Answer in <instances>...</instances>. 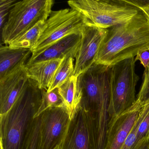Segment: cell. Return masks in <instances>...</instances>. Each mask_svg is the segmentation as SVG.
I'll use <instances>...</instances> for the list:
<instances>
[{
	"mask_svg": "<svg viewBox=\"0 0 149 149\" xmlns=\"http://www.w3.org/2000/svg\"><path fill=\"white\" fill-rule=\"evenodd\" d=\"M149 49V22L139 10L132 19L108 30L95 63L111 66Z\"/></svg>",
	"mask_w": 149,
	"mask_h": 149,
	"instance_id": "6da1fadb",
	"label": "cell"
},
{
	"mask_svg": "<svg viewBox=\"0 0 149 149\" xmlns=\"http://www.w3.org/2000/svg\"><path fill=\"white\" fill-rule=\"evenodd\" d=\"M41 99V89L29 78L12 108L0 115L1 149H22Z\"/></svg>",
	"mask_w": 149,
	"mask_h": 149,
	"instance_id": "7a4b0ae2",
	"label": "cell"
},
{
	"mask_svg": "<svg viewBox=\"0 0 149 149\" xmlns=\"http://www.w3.org/2000/svg\"><path fill=\"white\" fill-rule=\"evenodd\" d=\"M68 3L83 15L87 25L104 29L127 22L139 11L124 0H77Z\"/></svg>",
	"mask_w": 149,
	"mask_h": 149,
	"instance_id": "3957f363",
	"label": "cell"
},
{
	"mask_svg": "<svg viewBox=\"0 0 149 149\" xmlns=\"http://www.w3.org/2000/svg\"><path fill=\"white\" fill-rule=\"evenodd\" d=\"M53 0H23L11 9L1 29V40L8 45L41 21L46 22L52 13Z\"/></svg>",
	"mask_w": 149,
	"mask_h": 149,
	"instance_id": "277c9868",
	"label": "cell"
},
{
	"mask_svg": "<svg viewBox=\"0 0 149 149\" xmlns=\"http://www.w3.org/2000/svg\"><path fill=\"white\" fill-rule=\"evenodd\" d=\"M136 61L135 57H132L110 66L109 120L129 110L136 102V86L139 78L135 71Z\"/></svg>",
	"mask_w": 149,
	"mask_h": 149,
	"instance_id": "5b68a950",
	"label": "cell"
},
{
	"mask_svg": "<svg viewBox=\"0 0 149 149\" xmlns=\"http://www.w3.org/2000/svg\"><path fill=\"white\" fill-rule=\"evenodd\" d=\"M86 25L84 17L73 8L52 11L32 54L40 53L66 36L81 33Z\"/></svg>",
	"mask_w": 149,
	"mask_h": 149,
	"instance_id": "8992f818",
	"label": "cell"
},
{
	"mask_svg": "<svg viewBox=\"0 0 149 149\" xmlns=\"http://www.w3.org/2000/svg\"><path fill=\"white\" fill-rule=\"evenodd\" d=\"M37 149H55L60 146L70 119L64 107L49 109L40 115Z\"/></svg>",
	"mask_w": 149,
	"mask_h": 149,
	"instance_id": "52a82bcc",
	"label": "cell"
},
{
	"mask_svg": "<svg viewBox=\"0 0 149 149\" xmlns=\"http://www.w3.org/2000/svg\"><path fill=\"white\" fill-rule=\"evenodd\" d=\"M108 29L86 25L81 32V43L76 56L74 75L78 77L95 61Z\"/></svg>",
	"mask_w": 149,
	"mask_h": 149,
	"instance_id": "ba28073f",
	"label": "cell"
},
{
	"mask_svg": "<svg viewBox=\"0 0 149 149\" xmlns=\"http://www.w3.org/2000/svg\"><path fill=\"white\" fill-rule=\"evenodd\" d=\"M142 108L136 102L129 110L109 120L105 149H122L138 118Z\"/></svg>",
	"mask_w": 149,
	"mask_h": 149,
	"instance_id": "9c48e42d",
	"label": "cell"
},
{
	"mask_svg": "<svg viewBox=\"0 0 149 149\" xmlns=\"http://www.w3.org/2000/svg\"><path fill=\"white\" fill-rule=\"evenodd\" d=\"M29 79L26 64L0 79V115L6 114L12 108Z\"/></svg>",
	"mask_w": 149,
	"mask_h": 149,
	"instance_id": "30bf717a",
	"label": "cell"
},
{
	"mask_svg": "<svg viewBox=\"0 0 149 149\" xmlns=\"http://www.w3.org/2000/svg\"><path fill=\"white\" fill-rule=\"evenodd\" d=\"M81 33L66 36L40 53L32 54L26 65L51 60H62L67 56L75 59L81 43Z\"/></svg>",
	"mask_w": 149,
	"mask_h": 149,
	"instance_id": "8fae6325",
	"label": "cell"
},
{
	"mask_svg": "<svg viewBox=\"0 0 149 149\" xmlns=\"http://www.w3.org/2000/svg\"><path fill=\"white\" fill-rule=\"evenodd\" d=\"M60 149H91L88 126L81 108L70 121Z\"/></svg>",
	"mask_w": 149,
	"mask_h": 149,
	"instance_id": "7c38bea8",
	"label": "cell"
},
{
	"mask_svg": "<svg viewBox=\"0 0 149 149\" xmlns=\"http://www.w3.org/2000/svg\"><path fill=\"white\" fill-rule=\"evenodd\" d=\"M32 51L29 49L12 47L8 45L0 48V79L18 67L26 64Z\"/></svg>",
	"mask_w": 149,
	"mask_h": 149,
	"instance_id": "4fadbf2b",
	"label": "cell"
},
{
	"mask_svg": "<svg viewBox=\"0 0 149 149\" xmlns=\"http://www.w3.org/2000/svg\"><path fill=\"white\" fill-rule=\"evenodd\" d=\"M63 59L26 64L28 77L35 81L40 89L47 90Z\"/></svg>",
	"mask_w": 149,
	"mask_h": 149,
	"instance_id": "5bb4252c",
	"label": "cell"
},
{
	"mask_svg": "<svg viewBox=\"0 0 149 149\" xmlns=\"http://www.w3.org/2000/svg\"><path fill=\"white\" fill-rule=\"evenodd\" d=\"M78 77L72 76L67 82L58 88L64 108L70 120L74 118L80 108L82 94L78 85Z\"/></svg>",
	"mask_w": 149,
	"mask_h": 149,
	"instance_id": "9a60e30c",
	"label": "cell"
},
{
	"mask_svg": "<svg viewBox=\"0 0 149 149\" xmlns=\"http://www.w3.org/2000/svg\"><path fill=\"white\" fill-rule=\"evenodd\" d=\"M74 57L70 56L64 58L61 64L56 70L47 90V92H50L53 90L61 87L72 76L74 75Z\"/></svg>",
	"mask_w": 149,
	"mask_h": 149,
	"instance_id": "2e32d148",
	"label": "cell"
},
{
	"mask_svg": "<svg viewBox=\"0 0 149 149\" xmlns=\"http://www.w3.org/2000/svg\"><path fill=\"white\" fill-rule=\"evenodd\" d=\"M45 23L46 22H40L8 46L12 47L29 49L32 51L39 40L45 27Z\"/></svg>",
	"mask_w": 149,
	"mask_h": 149,
	"instance_id": "e0dca14e",
	"label": "cell"
},
{
	"mask_svg": "<svg viewBox=\"0 0 149 149\" xmlns=\"http://www.w3.org/2000/svg\"><path fill=\"white\" fill-rule=\"evenodd\" d=\"M42 99L40 107L34 118L40 116L43 112L49 109L58 107H64L63 102L60 95L58 88L50 92H47L45 89H41Z\"/></svg>",
	"mask_w": 149,
	"mask_h": 149,
	"instance_id": "ac0fdd59",
	"label": "cell"
},
{
	"mask_svg": "<svg viewBox=\"0 0 149 149\" xmlns=\"http://www.w3.org/2000/svg\"><path fill=\"white\" fill-rule=\"evenodd\" d=\"M139 123L136 134L135 144L149 136V100L142 107L139 113Z\"/></svg>",
	"mask_w": 149,
	"mask_h": 149,
	"instance_id": "d6986e66",
	"label": "cell"
},
{
	"mask_svg": "<svg viewBox=\"0 0 149 149\" xmlns=\"http://www.w3.org/2000/svg\"><path fill=\"white\" fill-rule=\"evenodd\" d=\"M40 122V116L33 119L27 133L22 149H37Z\"/></svg>",
	"mask_w": 149,
	"mask_h": 149,
	"instance_id": "ffe728a7",
	"label": "cell"
},
{
	"mask_svg": "<svg viewBox=\"0 0 149 149\" xmlns=\"http://www.w3.org/2000/svg\"><path fill=\"white\" fill-rule=\"evenodd\" d=\"M149 100V73L144 72L143 81L137 95V102L143 107Z\"/></svg>",
	"mask_w": 149,
	"mask_h": 149,
	"instance_id": "44dd1931",
	"label": "cell"
},
{
	"mask_svg": "<svg viewBox=\"0 0 149 149\" xmlns=\"http://www.w3.org/2000/svg\"><path fill=\"white\" fill-rule=\"evenodd\" d=\"M17 2L16 0L0 1V27L1 29L6 23L5 21L10 10Z\"/></svg>",
	"mask_w": 149,
	"mask_h": 149,
	"instance_id": "7402d4cb",
	"label": "cell"
},
{
	"mask_svg": "<svg viewBox=\"0 0 149 149\" xmlns=\"http://www.w3.org/2000/svg\"><path fill=\"white\" fill-rule=\"evenodd\" d=\"M125 3L138 8L149 22V1H125Z\"/></svg>",
	"mask_w": 149,
	"mask_h": 149,
	"instance_id": "603a6c76",
	"label": "cell"
},
{
	"mask_svg": "<svg viewBox=\"0 0 149 149\" xmlns=\"http://www.w3.org/2000/svg\"><path fill=\"white\" fill-rule=\"evenodd\" d=\"M139 123V116L138 118L133 129L131 132L129 136H128L127 139L121 149H131V147H132V146L135 143V140H136V132Z\"/></svg>",
	"mask_w": 149,
	"mask_h": 149,
	"instance_id": "cb8c5ba5",
	"label": "cell"
},
{
	"mask_svg": "<svg viewBox=\"0 0 149 149\" xmlns=\"http://www.w3.org/2000/svg\"><path fill=\"white\" fill-rule=\"evenodd\" d=\"M135 60L140 61L144 68V72L149 73V49L140 52L136 56Z\"/></svg>",
	"mask_w": 149,
	"mask_h": 149,
	"instance_id": "d4e9b609",
	"label": "cell"
},
{
	"mask_svg": "<svg viewBox=\"0 0 149 149\" xmlns=\"http://www.w3.org/2000/svg\"><path fill=\"white\" fill-rule=\"evenodd\" d=\"M131 149H149V136L146 137L137 143L134 144Z\"/></svg>",
	"mask_w": 149,
	"mask_h": 149,
	"instance_id": "484cf974",
	"label": "cell"
},
{
	"mask_svg": "<svg viewBox=\"0 0 149 149\" xmlns=\"http://www.w3.org/2000/svg\"><path fill=\"white\" fill-rule=\"evenodd\" d=\"M55 149H60V146H57V147H56Z\"/></svg>",
	"mask_w": 149,
	"mask_h": 149,
	"instance_id": "4316f807",
	"label": "cell"
}]
</instances>
